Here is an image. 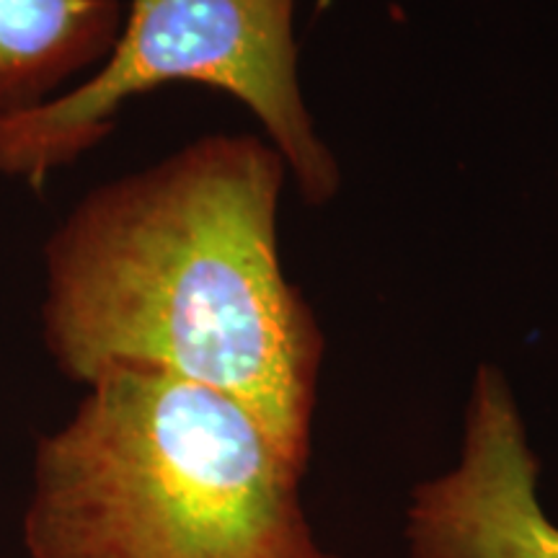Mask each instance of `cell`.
I'll list each match as a JSON object with an SVG mask.
<instances>
[{
    "label": "cell",
    "mask_w": 558,
    "mask_h": 558,
    "mask_svg": "<svg viewBox=\"0 0 558 558\" xmlns=\"http://www.w3.org/2000/svg\"><path fill=\"white\" fill-rule=\"evenodd\" d=\"M288 179L267 137L218 132L90 190L45 243L54 367L81 386L143 367L220 390L308 469L326 344L279 256Z\"/></svg>",
    "instance_id": "obj_1"
},
{
    "label": "cell",
    "mask_w": 558,
    "mask_h": 558,
    "mask_svg": "<svg viewBox=\"0 0 558 558\" xmlns=\"http://www.w3.org/2000/svg\"><path fill=\"white\" fill-rule=\"evenodd\" d=\"M83 388L34 450L29 558H326L305 471L243 403L143 367Z\"/></svg>",
    "instance_id": "obj_2"
},
{
    "label": "cell",
    "mask_w": 558,
    "mask_h": 558,
    "mask_svg": "<svg viewBox=\"0 0 558 558\" xmlns=\"http://www.w3.org/2000/svg\"><path fill=\"white\" fill-rule=\"evenodd\" d=\"M169 83L241 101L282 156L305 205L337 199L341 166L300 86L295 0H130L114 47L88 78L0 122V177L41 190L109 137L124 104Z\"/></svg>",
    "instance_id": "obj_3"
},
{
    "label": "cell",
    "mask_w": 558,
    "mask_h": 558,
    "mask_svg": "<svg viewBox=\"0 0 558 558\" xmlns=\"http://www.w3.org/2000/svg\"><path fill=\"white\" fill-rule=\"evenodd\" d=\"M541 463L507 375L478 365L460 458L418 484L407 512L411 558H558V525L538 499Z\"/></svg>",
    "instance_id": "obj_4"
},
{
    "label": "cell",
    "mask_w": 558,
    "mask_h": 558,
    "mask_svg": "<svg viewBox=\"0 0 558 558\" xmlns=\"http://www.w3.org/2000/svg\"><path fill=\"white\" fill-rule=\"evenodd\" d=\"M122 0H0V122L45 107L107 60Z\"/></svg>",
    "instance_id": "obj_5"
},
{
    "label": "cell",
    "mask_w": 558,
    "mask_h": 558,
    "mask_svg": "<svg viewBox=\"0 0 558 558\" xmlns=\"http://www.w3.org/2000/svg\"><path fill=\"white\" fill-rule=\"evenodd\" d=\"M326 558H341V556H333V554H326Z\"/></svg>",
    "instance_id": "obj_6"
}]
</instances>
